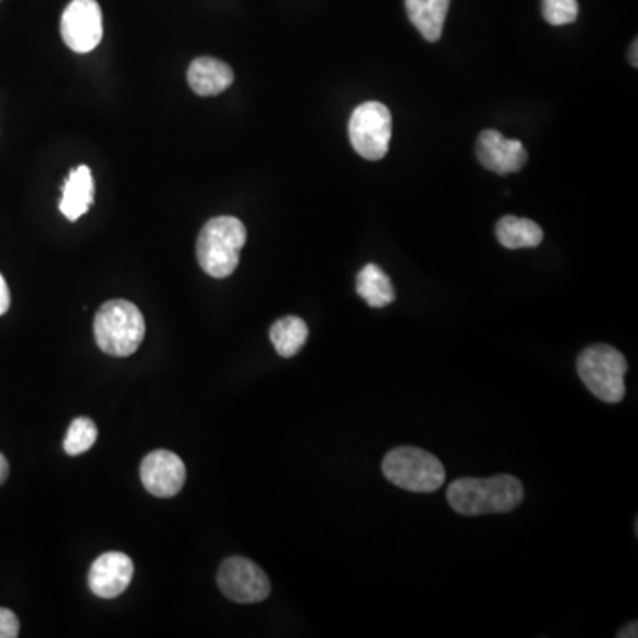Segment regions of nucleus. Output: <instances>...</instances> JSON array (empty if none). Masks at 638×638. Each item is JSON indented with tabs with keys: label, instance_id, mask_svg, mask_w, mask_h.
Segmentation results:
<instances>
[{
	"label": "nucleus",
	"instance_id": "obj_15",
	"mask_svg": "<svg viewBox=\"0 0 638 638\" xmlns=\"http://www.w3.org/2000/svg\"><path fill=\"white\" fill-rule=\"evenodd\" d=\"M495 233L501 245L511 248V250L538 247L543 242V229L539 228L532 220L519 219L513 214H507L499 220Z\"/></svg>",
	"mask_w": 638,
	"mask_h": 638
},
{
	"label": "nucleus",
	"instance_id": "obj_16",
	"mask_svg": "<svg viewBox=\"0 0 638 638\" xmlns=\"http://www.w3.org/2000/svg\"><path fill=\"white\" fill-rule=\"evenodd\" d=\"M357 293L363 296L367 304L381 309L395 300V291L392 281L378 265H366L358 272Z\"/></svg>",
	"mask_w": 638,
	"mask_h": 638
},
{
	"label": "nucleus",
	"instance_id": "obj_9",
	"mask_svg": "<svg viewBox=\"0 0 638 638\" xmlns=\"http://www.w3.org/2000/svg\"><path fill=\"white\" fill-rule=\"evenodd\" d=\"M140 479L151 495L169 499L177 495L185 484V463L171 451H152L140 465Z\"/></svg>",
	"mask_w": 638,
	"mask_h": 638
},
{
	"label": "nucleus",
	"instance_id": "obj_19",
	"mask_svg": "<svg viewBox=\"0 0 638 638\" xmlns=\"http://www.w3.org/2000/svg\"><path fill=\"white\" fill-rule=\"evenodd\" d=\"M543 16L550 25L573 24L578 16L577 0H543Z\"/></svg>",
	"mask_w": 638,
	"mask_h": 638
},
{
	"label": "nucleus",
	"instance_id": "obj_13",
	"mask_svg": "<svg viewBox=\"0 0 638 638\" xmlns=\"http://www.w3.org/2000/svg\"><path fill=\"white\" fill-rule=\"evenodd\" d=\"M188 84L199 96H217L234 82V73L225 62L213 58H199L188 68Z\"/></svg>",
	"mask_w": 638,
	"mask_h": 638
},
{
	"label": "nucleus",
	"instance_id": "obj_8",
	"mask_svg": "<svg viewBox=\"0 0 638 638\" xmlns=\"http://www.w3.org/2000/svg\"><path fill=\"white\" fill-rule=\"evenodd\" d=\"M61 34L73 52L95 50L103 38V19L96 0H72L62 13Z\"/></svg>",
	"mask_w": 638,
	"mask_h": 638
},
{
	"label": "nucleus",
	"instance_id": "obj_1",
	"mask_svg": "<svg viewBox=\"0 0 638 638\" xmlns=\"http://www.w3.org/2000/svg\"><path fill=\"white\" fill-rule=\"evenodd\" d=\"M524 501V487L515 476L476 479L462 477L447 488V502L463 516L493 515L510 513Z\"/></svg>",
	"mask_w": 638,
	"mask_h": 638
},
{
	"label": "nucleus",
	"instance_id": "obj_17",
	"mask_svg": "<svg viewBox=\"0 0 638 638\" xmlns=\"http://www.w3.org/2000/svg\"><path fill=\"white\" fill-rule=\"evenodd\" d=\"M307 338H309V329L304 319L296 316L279 319L270 329L273 348L284 358L295 357L296 353L304 348Z\"/></svg>",
	"mask_w": 638,
	"mask_h": 638
},
{
	"label": "nucleus",
	"instance_id": "obj_3",
	"mask_svg": "<svg viewBox=\"0 0 638 638\" xmlns=\"http://www.w3.org/2000/svg\"><path fill=\"white\" fill-rule=\"evenodd\" d=\"M146 335V321L137 305L110 300L95 316L98 348L112 357H130L137 352Z\"/></svg>",
	"mask_w": 638,
	"mask_h": 638
},
{
	"label": "nucleus",
	"instance_id": "obj_12",
	"mask_svg": "<svg viewBox=\"0 0 638 638\" xmlns=\"http://www.w3.org/2000/svg\"><path fill=\"white\" fill-rule=\"evenodd\" d=\"M93 199H95V182H93L91 169L86 165L73 169L62 188L59 210L70 222H75L89 210Z\"/></svg>",
	"mask_w": 638,
	"mask_h": 638
},
{
	"label": "nucleus",
	"instance_id": "obj_24",
	"mask_svg": "<svg viewBox=\"0 0 638 638\" xmlns=\"http://www.w3.org/2000/svg\"><path fill=\"white\" fill-rule=\"evenodd\" d=\"M634 66H637V41L634 44Z\"/></svg>",
	"mask_w": 638,
	"mask_h": 638
},
{
	"label": "nucleus",
	"instance_id": "obj_7",
	"mask_svg": "<svg viewBox=\"0 0 638 638\" xmlns=\"http://www.w3.org/2000/svg\"><path fill=\"white\" fill-rule=\"evenodd\" d=\"M220 591L234 603H259L272 592L267 573L245 557L225 559L217 575Z\"/></svg>",
	"mask_w": 638,
	"mask_h": 638
},
{
	"label": "nucleus",
	"instance_id": "obj_14",
	"mask_svg": "<svg viewBox=\"0 0 638 638\" xmlns=\"http://www.w3.org/2000/svg\"><path fill=\"white\" fill-rule=\"evenodd\" d=\"M405 5L408 19L426 41L434 44L442 38L451 0H405Z\"/></svg>",
	"mask_w": 638,
	"mask_h": 638
},
{
	"label": "nucleus",
	"instance_id": "obj_18",
	"mask_svg": "<svg viewBox=\"0 0 638 638\" xmlns=\"http://www.w3.org/2000/svg\"><path fill=\"white\" fill-rule=\"evenodd\" d=\"M96 440H98V428L95 422L87 417H78L68 429L64 451L70 456H78V454L87 453L95 445Z\"/></svg>",
	"mask_w": 638,
	"mask_h": 638
},
{
	"label": "nucleus",
	"instance_id": "obj_5",
	"mask_svg": "<svg viewBox=\"0 0 638 638\" xmlns=\"http://www.w3.org/2000/svg\"><path fill=\"white\" fill-rule=\"evenodd\" d=\"M578 375L584 385L610 405L621 403L626 394L624 377L628 371V363L623 353L609 344H592L584 349L578 357Z\"/></svg>",
	"mask_w": 638,
	"mask_h": 638
},
{
	"label": "nucleus",
	"instance_id": "obj_20",
	"mask_svg": "<svg viewBox=\"0 0 638 638\" xmlns=\"http://www.w3.org/2000/svg\"><path fill=\"white\" fill-rule=\"evenodd\" d=\"M20 634L19 617L15 612L0 609V638H16Z\"/></svg>",
	"mask_w": 638,
	"mask_h": 638
},
{
	"label": "nucleus",
	"instance_id": "obj_4",
	"mask_svg": "<svg viewBox=\"0 0 638 638\" xmlns=\"http://www.w3.org/2000/svg\"><path fill=\"white\" fill-rule=\"evenodd\" d=\"M383 476L414 493H433L445 482V468L439 457L419 447H397L383 457Z\"/></svg>",
	"mask_w": 638,
	"mask_h": 638
},
{
	"label": "nucleus",
	"instance_id": "obj_10",
	"mask_svg": "<svg viewBox=\"0 0 638 638\" xmlns=\"http://www.w3.org/2000/svg\"><path fill=\"white\" fill-rule=\"evenodd\" d=\"M134 580V563L126 553L109 552L96 559L89 569L87 584L93 594L114 600L128 589Z\"/></svg>",
	"mask_w": 638,
	"mask_h": 638
},
{
	"label": "nucleus",
	"instance_id": "obj_23",
	"mask_svg": "<svg viewBox=\"0 0 638 638\" xmlns=\"http://www.w3.org/2000/svg\"><path fill=\"white\" fill-rule=\"evenodd\" d=\"M617 637L624 638V637H638L637 634V623L634 624H628V626H626V628L623 629V631H619V634H617Z\"/></svg>",
	"mask_w": 638,
	"mask_h": 638
},
{
	"label": "nucleus",
	"instance_id": "obj_11",
	"mask_svg": "<svg viewBox=\"0 0 638 638\" xmlns=\"http://www.w3.org/2000/svg\"><path fill=\"white\" fill-rule=\"evenodd\" d=\"M477 158L482 168L505 176L524 168L529 155L519 140L505 138L496 130H484L477 138Z\"/></svg>",
	"mask_w": 638,
	"mask_h": 638
},
{
	"label": "nucleus",
	"instance_id": "obj_21",
	"mask_svg": "<svg viewBox=\"0 0 638 638\" xmlns=\"http://www.w3.org/2000/svg\"><path fill=\"white\" fill-rule=\"evenodd\" d=\"M11 305L10 287L5 284L4 277L0 275V316L5 315Z\"/></svg>",
	"mask_w": 638,
	"mask_h": 638
},
{
	"label": "nucleus",
	"instance_id": "obj_2",
	"mask_svg": "<svg viewBox=\"0 0 638 638\" xmlns=\"http://www.w3.org/2000/svg\"><path fill=\"white\" fill-rule=\"evenodd\" d=\"M247 242V229L234 217L211 219L197 238V261L214 279H225L238 268L240 253Z\"/></svg>",
	"mask_w": 638,
	"mask_h": 638
},
{
	"label": "nucleus",
	"instance_id": "obj_22",
	"mask_svg": "<svg viewBox=\"0 0 638 638\" xmlns=\"http://www.w3.org/2000/svg\"><path fill=\"white\" fill-rule=\"evenodd\" d=\"M8 476H10V463L5 459L4 454L0 453V484H4Z\"/></svg>",
	"mask_w": 638,
	"mask_h": 638
},
{
	"label": "nucleus",
	"instance_id": "obj_6",
	"mask_svg": "<svg viewBox=\"0 0 638 638\" xmlns=\"http://www.w3.org/2000/svg\"><path fill=\"white\" fill-rule=\"evenodd\" d=\"M348 132L353 148L360 157L381 160L391 146V110L380 101H366L353 110Z\"/></svg>",
	"mask_w": 638,
	"mask_h": 638
}]
</instances>
